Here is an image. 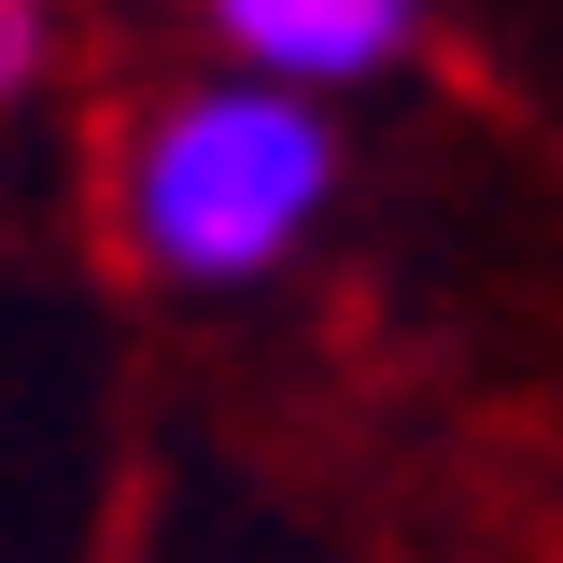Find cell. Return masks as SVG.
Segmentation results:
<instances>
[{"instance_id":"cell-3","label":"cell","mask_w":563,"mask_h":563,"mask_svg":"<svg viewBox=\"0 0 563 563\" xmlns=\"http://www.w3.org/2000/svg\"><path fill=\"white\" fill-rule=\"evenodd\" d=\"M43 57H57V29H43V0H0V113L43 85Z\"/></svg>"},{"instance_id":"cell-1","label":"cell","mask_w":563,"mask_h":563,"mask_svg":"<svg viewBox=\"0 0 563 563\" xmlns=\"http://www.w3.org/2000/svg\"><path fill=\"white\" fill-rule=\"evenodd\" d=\"M339 211V113L268 70H198L113 141V240L169 296H254Z\"/></svg>"},{"instance_id":"cell-2","label":"cell","mask_w":563,"mask_h":563,"mask_svg":"<svg viewBox=\"0 0 563 563\" xmlns=\"http://www.w3.org/2000/svg\"><path fill=\"white\" fill-rule=\"evenodd\" d=\"M198 29L225 43V70H268L296 99H339L422 57V0H198Z\"/></svg>"}]
</instances>
